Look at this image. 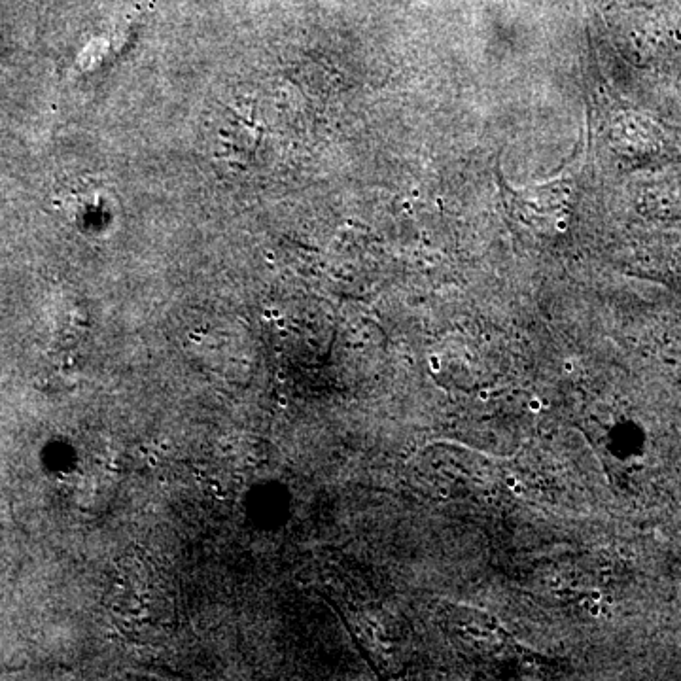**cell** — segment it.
<instances>
[{
    "mask_svg": "<svg viewBox=\"0 0 681 681\" xmlns=\"http://www.w3.org/2000/svg\"><path fill=\"white\" fill-rule=\"evenodd\" d=\"M528 409H530L532 413H540L543 409L542 400H540V398H532V400L528 402Z\"/></svg>",
    "mask_w": 681,
    "mask_h": 681,
    "instance_id": "cell-1",
    "label": "cell"
},
{
    "mask_svg": "<svg viewBox=\"0 0 681 681\" xmlns=\"http://www.w3.org/2000/svg\"><path fill=\"white\" fill-rule=\"evenodd\" d=\"M587 613H591V617H600V615H602V606H600V602H593Z\"/></svg>",
    "mask_w": 681,
    "mask_h": 681,
    "instance_id": "cell-2",
    "label": "cell"
},
{
    "mask_svg": "<svg viewBox=\"0 0 681 681\" xmlns=\"http://www.w3.org/2000/svg\"><path fill=\"white\" fill-rule=\"evenodd\" d=\"M479 402H489L490 398H492V392L490 390H487V388H483V390H479Z\"/></svg>",
    "mask_w": 681,
    "mask_h": 681,
    "instance_id": "cell-3",
    "label": "cell"
},
{
    "mask_svg": "<svg viewBox=\"0 0 681 681\" xmlns=\"http://www.w3.org/2000/svg\"><path fill=\"white\" fill-rule=\"evenodd\" d=\"M562 369H564V373H568V375H570V373H574V371H576V364H574L572 360H566V362L562 364Z\"/></svg>",
    "mask_w": 681,
    "mask_h": 681,
    "instance_id": "cell-4",
    "label": "cell"
},
{
    "mask_svg": "<svg viewBox=\"0 0 681 681\" xmlns=\"http://www.w3.org/2000/svg\"><path fill=\"white\" fill-rule=\"evenodd\" d=\"M430 367H432L434 371H439V369H441V360H439V356H436V354L430 356Z\"/></svg>",
    "mask_w": 681,
    "mask_h": 681,
    "instance_id": "cell-5",
    "label": "cell"
},
{
    "mask_svg": "<svg viewBox=\"0 0 681 681\" xmlns=\"http://www.w3.org/2000/svg\"><path fill=\"white\" fill-rule=\"evenodd\" d=\"M517 483H519V479H517V477H515V475H507V477H506L507 489H509V490L513 489V487H515V485H517Z\"/></svg>",
    "mask_w": 681,
    "mask_h": 681,
    "instance_id": "cell-6",
    "label": "cell"
},
{
    "mask_svg": "<svg viewBox=\"0 0 681 681\" xmlns=\"http://www.w3.org/2000/svg\"><path fill=\"white\" fill-rule=\"evenodd\" d=\"M589 598L593 600V602H602V598H604V594H602V591H598V589H594V591H591L589 593Z\"/></svg>",
    "mask_w": 681,
    "mask_h": 681,
    "instance_id": "cell-7",
    "label": "cell"
},
{
    "mask_svg": "<svg viewBox=\"0 0 681 681\" xmlns=\"http://www.w3.org/2000/svg\"><path fill=\"white\" fill-rule=\"evenodd\" d=\"M591 604H593V600H591V598H589V596H587V598H583V600H581V608H583V610H585V612H589V608H591Z\"/></svg>",
    "mask_w": 681,
    "mask_h": 681,
    "instance_id": "cell-8",
    "label": "cell"
},
{
    "mask_svg": "<svg viewBox=\"0 0 681 681\" xmlns=\"http://www.w3.org/2000/svg\"><path fill=\"white\" fill-rule=\"evenodd\" d=\"M511 492H513V494H515V496H523V494H524L523 483H517V485H515V487H513V489H511Z\"/></svg>",
    "mask_w": 681,
    "mask_h": 681,
    "instance_id": "cell-9",
    "label": "cell"
}]
</instances>
